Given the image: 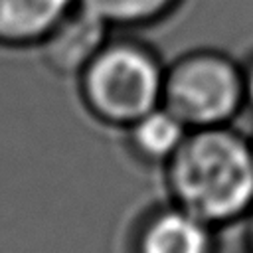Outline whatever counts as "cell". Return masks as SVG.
Returning <instances> with one entry per match:
<instances>
[{
  "label": "cell",
  "instance_id": "cell-1",
  "mask_svg": "<svg viewBox=\"0 0 253 253\" xmlns=\"http://www.w3.org/2000/svg\"><path fill=\"white\" fill-rule=\"evenodd\" d=\"M170 202L223 225L253 210V148L229 125L190 128L162 166Z\"/></svg>",
  "mask_w": 253,
  "mask_h": 253
},
{
  "label": "cell",
  "instance_id": "cell-2",
  "mask_svg": "<svg viewBox=\"0 0 253 253\" xmlns=\"http://www.w3.org/2000/svg\"><path fill=\"white\" fill-rule=\"evenodd\" d=\"M166 67L148 45L134 40H107L77 75L85 111L105 126L125 130L162 105Z\"/></svg>",
  "mask_w": 253,
  "mask_h": 253
},
{
  "label": "cell",
  "instance_id": "cell-3",
  "mask_svg": "<svg viewBox=\"0 0 253 253\" xmlns=\"http://www.w3.org/2000/svg\"><path fill=\"white\" fill-rule=\"evenodd\" d=\"M243 101V75L219 53L194 51L166 67L162 105L188 128L229 125Z\"/></svg>",
  "mask_w": 253,
  "mask_h": 253
},
{
  "label": "cell",
  "instance_id": "cell-4",
  "mask_svg": "<svg viewBox=\"0 0 253 253\" xmlns=\"http://www.w3.org/2000/svg\"><path fill=\"white\" fill-rule=\"evenodd\" d=\"M130 253H215L213 225L168 202L136 221Z\"/></svg>",
  "mask_w": 253,
  "mask_h": 253
},
{
  "label": "cell",
  "instance_id": "cell-5",
  "mask_svg": "<svg viewBox=\"0 0 253 253\" xmlns=\"http://www.w3.org/2000/svg\"><path fill=\"white\" fill-rule=\"evenodd\" d=\"M109 26L79 4L40 42L42 59L61 77H75L107 43Z\"/></svg>",
  "mask_w": 253,
  "mask_h": 253
},
{
  "label": "cell",
  "instance_id": "cell-6",
  "mask_svg": "<svg viewBox=\"0 0 253 253\" xmlns=\"http://www.w3.org/2000/svg\"><path fill=\"white\" fill-rule=\"evenodd\" d=\"M77 0H0V45H40Z\"/></svg>",
  "mask_w": 253,
  "mask_h": 253
},
{
  "label": "cell",
  "instance_id": "cell-7",
  "mask_svg": "<svg viewBox=\"0 0 253 253\" xmlns=\"http://www.w3.org/2000/svg\"><path fill=\"white\" fill-rule=\"evenodd\" d=\"M190 128L164 105L125 128L130 154L148 166H164L184 142Z\"/></svg>",
  "mask_w": 253,
  "mask_h": 253
},
{
  "label": "cell",
  "instance_id": "cell-8",
  "mask_svg": "<svg viewBox=\"0 0 253 253\" xmlns=\"http://www.w3.org/2000/svg\"><path fill=\"white\" fill-rule=\"evenodd\" d=\"M109 28H136L160 20L176 0H77Z\"/></svg>",
  "mask_w": 253,
  "mask_h": 253
},
{
  "label": "cell",
  "instance_id": "cell-9",
  "mask_svg": "<svg viewBox=\"0 0 253 253\" xmlns=\"http://www.w3.org/2000/svg\"><path fill=\"white\" fill-rule=\"evenodd\" d=\"M247 227H245V253H253V210L247 213Z\"/></svg>",
  "mask_w": 253,
  "mask_h": 253
},
{
  "label": "cell",
  "instance_id": "cell-10",
  "mask_svg": "<svg viewBox=\"0 0 253 253\" xmlns=\"http://www.w3.org/2000/svg\"><path fill=\"white\" fill-rule=\"evenodd\" d=\"M245 81V101L253 107V67L247 71V75H243Z\"/></svg>",
  "mask_w": 253,
  "mask_h": 253
},
{
  "label": "cell",
  "instance_id": "cell-11",
  "mask_svg": "<svg viewBox=\"0 0 253 253\" xmlns=\"http://www.w3.org/2000/svg\"><path fill=\"white\" fill-rule=\"evenodd\" d=\"M251 148H253V140H251Z\"/></svg>",
  "mask_w": 253,
  "mask_h": 253
}]
</instances>
